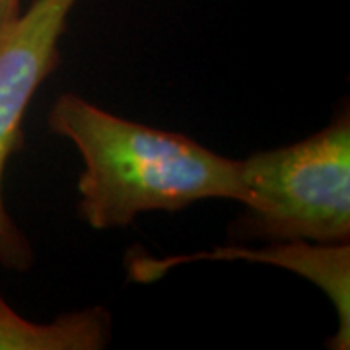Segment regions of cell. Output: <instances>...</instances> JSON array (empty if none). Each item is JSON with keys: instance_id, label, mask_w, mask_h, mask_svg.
I'll list each match as a JSON object with an SVG mask.
<instances>
[{"instance_id": "cell-4", "label": "cell", "mask_w": 350, "mask_h": 350, "mask_svg": "<svg viewBox=\"0 0 350 350\" xmlns=\"http://www.w3.org/2000/svg\"><path fill=\"white\" fill-rule=\"evenodd\" d=\"M259 259L276 267L288 269L308 278L329 296L338 317L337 333L327 340L333 350H349L350 347V245H325L310 241H271L265 250H241V247H216L211 251H197L191 255L152 257L144 251H133L126 257L129 276L148 284L165 276L172 269L195 261H218V259Z\"/></svg>"}, {"instance_id": "cell-1", "label": "cell", "mask_w": 350, "mask_h": 350, "mask_svg": "<svg viewBox=\"0 0 350 350\" xmlns=\"http://www.w3.org/2000/svg\"><path fill=\"white\" fill-rule=\"evenodd\" d=\"M49 129L75 144L84 172L78 214L94 230L129 226L138 214L175 213L208 199L245 197L241 160L197 140L101 109L78 94L51 105Z\"/></svg>"}, {"instance_id": "cell-5", "label": "cell", "mask_w": 350, "mask_h": 350, "mask_svg": "<svg viewBox=\"0 0 350 350\" xmlns=\"http://www.w3.org/2000/svg\"><path fill=\"white\" fill-rule=\"evenodd\" d=\"M111 340V313L86 308L36 323L0 294V350H101Z\"/></svg>"}, {"instance_id": "cell-3", "label": "cell", "mask_w": 350, "mask_h": 350, "mask_svg": "<svg viewBox=\"0 0 350 350\" xmlns=\"http://www.w3.org/2000/svg\"><path fill=\"white\" fill-rule=\"evenodd\" d=\"M78 2L33 0L27 12L0 33V267L8 271L31 269L36 253L4 206L2 177L10 156L22 146L29 103L59 66V41Z\"/></svg>"}, {"instance_id": "cell-6", "label": "cell", "mask_w": 350, "mask_h": 350, "mask_svg": "<svg viewBox=\"0 0 350 350\" xmlns=\"http://www.w3.org/2000/svg\"><path fill=\"white\" fill-rule=\"evenodd\" d=\"M22 0H0V33H4L20 18Z\"/></svg>"}, {"instance_id": "cell-2", "label": "cell", "mask_w": 350, "mask_h": 350, "mask_svg": "<svg viewBox=\"0 0 350 350\" xmlns=\"http://www.w3.org/2000/svg\"><path fill=\"white\" fill-rule=\"evenodd\" d=\"M241 177L243 213L230 226L232 239L349 243V109L300 142L243 158Z\"/></svg>"}]
</instances>
